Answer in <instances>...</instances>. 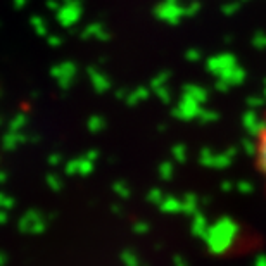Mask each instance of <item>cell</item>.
I'll return each instance as SVG.
<instances>
[{
  "mask_svg": "<svg viewBox=\"0 0 266 266\" xmlns=\"http://www.w3.org/2000/svg\"><path fill=\"white\" fill-rule=\"evenodd\" d=\"M254 166H256V171L263 180L266 192V114L259 130L256 133V139H254Z\"/></svg>",
  "mask_w": 266,
  "mask_h": 266,
  "instance_id": "obj_1",
  "label": "cell"
}]
</instances>
